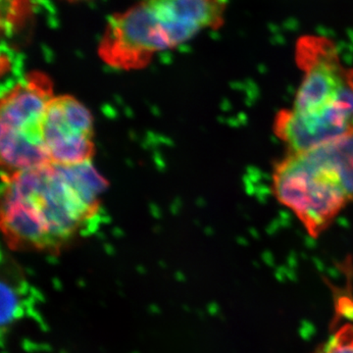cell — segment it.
<instances>
[{"label":"cell","mask_w":353,"mask_h":353,"mask_svg":"<svg viewBox=\"0 0 353 353\" xmlns=\"http://www.w3.org/2000/svg\"><path fill=\"white\" fill-rule=\"evenodd\" d=\"M1 176L0 226L14 252L59 254L99 222L108 182L92 161Z\"/></svg>","instance_id":"obj_1"},{"label":"cell","mask_w":353,"mask_h":353,"mask_svg":"<svg viewBox=\"0 0 353 353\" xmlns=\"http://www.w3.org/2000/svg\"><path fill=\"white\" fill-rule=\"evenodd\" d=\"M294 62L301 82L292 103L274 116V136L285 152L307 150L353 130V68L323 34L296 39Z\"/></svg>","instance_id":"obj_2"},{"label":"cell","mask_w":353,"mask_h":353,"mask_svg":"<svg viewBox=\"0 0 353 353\" xmlns=\"http://www.w3.org/2000/svg\"><path fill=\"white\" fill-rule=\"evenodd\" d=\"M270 190L310 238L317 240L353 206V130L272 166Z\"/></svg>","instance_id":"obj_3"},{"label":"cell","mask_w":353,"mask_h":353,"mask_svg":"<svg viewBox=\"0 0 353 353\" xmlns=\"http://www.w3.org/2000/svg\"><path fill=\"white\" fill-rule=\"evenodd\" d=\"M227 0H143L108 20L99 48L104 63L143 68L157 53L224 25Z\"/></svg>","instance_id":"obj_4"},{"label":"cell","mask_w":353,"mask_h":353,"mask_svg":"<svg viewBox=\"0 0 353 353\" xmlns=\"http://www.w3.org/2000/svg\"><path fill=\"white\" fill-rule=\"evenodd\" d=\"M53 95L46 74L32 72L8 85L0 106L2 175L50 163L44 150L43 122Z\"/></svg>","instance_id":"obj_5"},{"label":"cell","mask_w":353,"mask_h":353,"mask_svg":"<svg viewBox=\"0 0 353 353\" xmlns=\"http://www.w3.org/2000/svg\"><path fill=\"white\" fill-rule=\"evenodd\" d=\"M43 141L50 163L72 166L92 161L94 153L92 114L71 95L53 97L44 114Z\"/></svg>","instance_id":"obj_6"},{"label":"cell","mask_w":353,"mask_h":353,"mask_svg":"<svg viewBox=\"0 0 353 353\" xmlns=\"http://www.w3.org/2000/svg\"><path fill=\"white\" fill-rule=\"evenodd\" d=\"M313 353H353V322L336 326L320 347Z\"/></svg>","instance_id":"obj_7"}]
</instances>
